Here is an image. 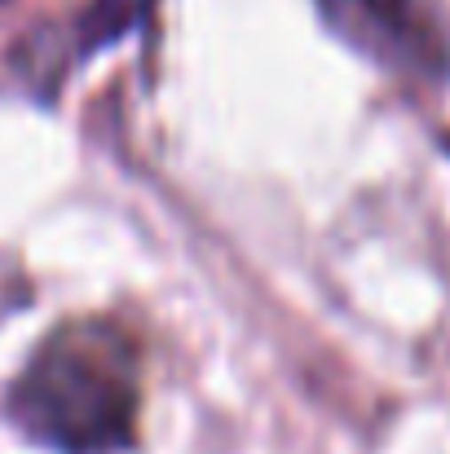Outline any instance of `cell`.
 <instances>
[{
    "mask_svg": "<svg viewBox=\"0 0 450 454\" xmlns=\"http://www.w3.org/2000/svg\"><path fill=\"white\" fill-rule=\"evenodd\" d=\"M138 415L142 348L115 317L53 326L4 388V419L53 454L133 450Z\"/></svg>",
    "mask_w": 450,
    "mask_h": 454,
    "instance_id": "6da1fadb",
    "label": "cell"
},
{
    "mask_svg": "<svg viewBox=\"0 0 450 454\" xmlns=\"http://www.w3.org/2000/svg\"><path fill=\"white\" fill-rule=\"evenodd\" d=\"M327 31L375 67L442 80L450 75V31L429 0H313Z\"/></svg>",
    "mask_w": 450,
    "mask_h": 454,
    "instance_id": "7a4b0ae2",
    "label": "cell"
},
{
    "mask_svg": "<svg viewBox=\"0 0 450 454\" xmlns=\"http://www.w3.org/2000/svg\"><path fill=\"white\" fill-rule=\"evenodd\" d=\"M150 9H154V0H89L62 27L31 31L22 40V49L13 53V67L27 75L31 89L36 84L58 89L71 67L89 62L98 49H111L115 40H124L129 31H138L146 22Z\"/></svg>",
    "mask_w": 450,
    "mask_h": 454,
    "instance_id": "3957f363",
    "label": "cell"
}]
</instances>
